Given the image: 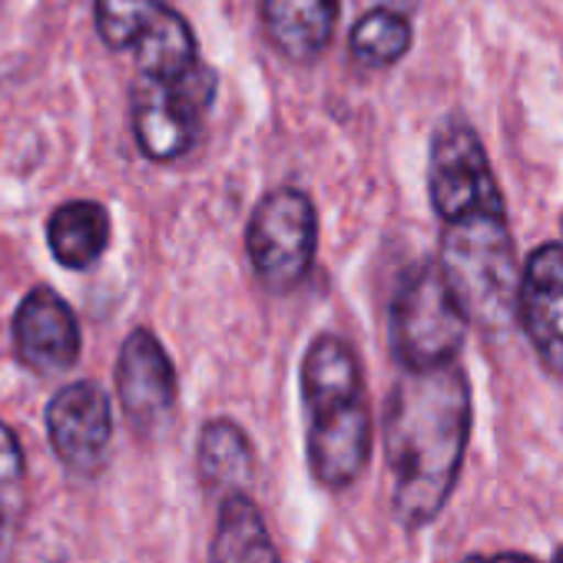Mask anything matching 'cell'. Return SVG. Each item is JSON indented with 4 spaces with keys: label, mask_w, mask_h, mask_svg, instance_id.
<instances>
[{
    "label": "cell",
    "mask_w": 563,
    "mask_h": 563,
    "mask_svg": "<svg viewBox=\"0 0 563 563\" xmlns=\"http://www.w3.org/2000/svg\"><path fill=\"white\" fill-rule=\"evenodd\" d=\"M550 563H563V547H560V550H556V556H553V560H550Z\"/></svg>",
    "instance_id": "21"
},
{
    "label": "cell",
    "mask_w": 563,
    "mask_h": 563,
    "mask_svg": "<svg viewBox=\"0 0 563 563\" xmlns=\"http://www.w3.org/2000/svg\"><path fill=\"white\" fill-rule=\"evenodd\" d=\"M428 196L441 219L438 265L467 322L507 325L517 316L520 262L484 143L461 120H448L431 140Z\"/></svg>",
    "instance_id": "1"
},
{
    "label": "cell",
    "mask_w": 563,
    "mask_h": 563,
    "mask_svg": "<svg viewBox=\"0 0 563 563\" xmlns=\"http://www.w3.org/2000/svg\"><path fill=\"white\" fill-rule=\"evenodd\" d=\"M209 563H282L265 517L245 490L222 494Z\"/></svg>",
    "instance_id": "12"
},
{
    "label": "cell",
    "mask_w": 563,
    "mask_h": 563,
    "mask_svg": "<svg viewBox=\"0 0 563 563\" xmlns=\"http://www.w3.org/2000/svg\"><path fill=\"white\" fill-rule=\"evenodd\" d=\"M471 438V388L457 362L405 372L385 405L391 510L405 530L428 527L448 504Z\"/></svg>",
    "instance_id": "2"
},
{
    "label": "cell",
    "mask_w": 563,
    "mask_h": 563,
    "mask_svg": "<svg viewBox=\"0 0 563 563\" xmlns=\"http://www.w3.org/2000/svg\"><path fill=\"white\" fill-rule=\"evenodd\" d=\"M117 395L133 431H159L176 408V368L150 329H133L117 358Z\"/></svg>",
    "instance_id": "8"
},
{
    "label": "cell",
    "mask_w": 563,
    "mask_h": 563,
    "mask_svg": "<svg viewBox=\"0 0 563 563\" xmlns=\"http://www.w3.org/2000/svg\"><path fill=\"white\" fill-rule=\"evenodd\" d=\"M8 530V497H0V540H4Z\"/></svg>",
    "instance_id": "20"
},
{
    "label": "cell",
    "mask_w": 563,
    "mask_h": 563,
    "mask_svg": "<svg viewBox=\"0 0 563 563\" xmlns=\"http://www.w3.org/2000/svg\"><path fill=\"white\" fill-rule=\"evenodd\" d=\"M47 438L70 474H100L113 441L110 395L97 382L64 385L47 405Z\"/></svg>",
    "instance_id": "7"
},
{
    "label": "cell",
    "mask_w": 563,
    "mask_h": 563,
    "mask_svg": "<svg viewBox=\"0 0 563 563\" xmlns=\"http://www.w3.org/2000/svg\"><path fill=\"white\" fill-rule=\"evenodd\" d=\"M467 325L471 322L438 262H421L405 272L388 322L391 352L405 372L454 362L467 339Z\"/></svg>",
    "instance_id": "4"
},
{
    "label": "cell",
    "mask_w": 563,
    "mask_h": 563,
    "mask_svg": "<svg viewBox=\"0 0 563 563\" xmlns=\"http://www.w3.org/2000/svg\"><path fill=\"white\" fill-rule=\"evenodd\" d=\"M219 77L202 60L176 80L136 77L130 93V123L140 153L153 163L183 159L202 130L209 107L216 103Z\"/></svg>",
    "instance_id": "6"
},
{
    "label": "cell",
    "mask_w": 563,
    "mask_h": 563,
    "mask_svg": "<svg viewBox=\"0 0 563 563\" xmlns=\"http://www.w3.org/2000/svg\"><path fill=\"white\" fill-rule=\"evenodd\" d=\"M245 252L272 296L299 289L319 252V212L309 192L282 186L262 196L245 225Z\"/></svg>",
    "instance_id": "5"
},
{
    "label": "cell",
    "mask_w": 563,
    "mask_h": 563,
    "mask_svg": "<svg viewBox=\"0 0 563 563\" xmlns=\"http://www.w3.org/2000/svg\"><path fill=\"white\" fill-rule=\"evenodd\" d=\"M130 51L136 60V77L150 80H176L199 64L196 34L189 21L169 4L156 11V18L140 31Z\"/></svg>",
    "instance_id": "13"
},
{
    "label": "cell",
    "mask_w": 563,
    "mask_h": 563,
    "mask_svg": "<svg viewBox=\"0 0 563 563\" xmlns=\"http://www.w3.org/2000/svg\"><path fill=\"white\" fill-rule=\"evenodd\" d=\"M517 319L540 365L563 378V242L533 249L520 268Z\"/></svg>",
    "instance_id": "9"
},
{
    "label": "cell",
    "mask_w": 563,
    "mask_h": 563,
    "mask_svg": "<svg viewBox=\"0 0 563 563\" xmlns=\"http://www.w3.org/2000/svg\"><path fill=\"white\" fill-rule=\"evenodd\" d=\"M268 44L292 64H316L339 24V0H258Z\"/></svg>",
    "instance_id": "11"
},
{
    "label": "cell",
    "mask_w": 563,
    "mask_h": 563,
    "mask_svg": "<svg viewBox=\"0 0 563 563\" xmlns=\"http://www.w3.org/2000/svg\"><path fill=\"white\" fill-rule=\"evenodd\" d=\"M255 454L245 431L229 418H212L199 431L196 444V471L209 494L242 490L252 477Z\"/></svg>",
    "instance_id": "15"
},
{
    "label": "cell",
    "mask_w": 563,
    "mask_h": 563,
    "mask_svg": "<svg viewBox=\"0 0 563 563\" xmlns=\"http://www.w3.org/2000/svg\"><path fill=\"white\" fill-rule=\"evenodd\" d=\"M166 0H93L97 34L110 51H130L140 31L156 18Z\"/></svg>",
    "instance_id": "17"
},
{
    "label": "cell",
    "mask_w": 563,
    "mask_h": 563,
    "mask_svg": "<svg viewBox=\"0 0 563 563\" xmlns=\"http://www.w3.org/2000/svg\"><path fill=\"white\" fill-rule=\"evenodd\" d=\"M14 349L18 358L37 375L70 372L84 349L80 322L70 302L51 286L31 289L14 312Z\"/></svg>",
    "instance_id": "10"
},
{
    "label": "cell",
    "mask_w": 563,
    "mask_h": 563,
    "mask_svg": "<svg viewBox=\"0 0 563 563\" xmlns=\"http://www.w3.org/2000/svg\"><path fill=\"white\" fill-rule=\"evenodd\" d=\"M306 454L329 490L352 487L372 457V408L358 355L339 335H319L302 358Z\"/></svg>",
    "instance_id": "3"
},
{
    "label": "cell",
    "mask_w": 563,
    "mask_h": 563,
    "mask_svg": "<svg viewBox=\"0 0 563 563\" xmlns=\"http://www.w3.org/2000/svg\"><path fill=\"white\" fill-rule=\"evenodd\" d=\"M349 51L365 67H391L411 51V24L391 8H375L352 27Z\"/></svg>",
    "instance_id": "16"
},
{
    "label": "cell",
    "mask_w": 563,
    "mask_h": 563,
    "mask_svg": "<svg viewBox=\"0 0 563 563\" xmlns=\"http://www.w3.org/2000/svg\"><path fill=\"white\" fill-rule=\"evenodd\" d=\"M110 232H113L110 212L93 199H70L57 206L47 219L51 255L74 272L100 262V255L110 245Z\"/></svg>",
    "instance_id": "14"
},
{
    "label": "cell",
    "mask_w": 563,
    "mask_h": 563,
    "mask_svg": "<svg viewBox=\"0 0 563 563\" xmlns=\"http://www.w3.org/2000/svg\"><path fill=\"white\" fill-rule=\"evenodd\" d=\"M461 563H540L527 553H474V556H464Z\"/></svg>",
    "instance_id": "19"
},
{
    "label": "cell",
    "mask_w": 563,
    "mask_h": 563,
    "mask_svg": "<svg viewBox=\"0 0 563 563\" xmlns=\"http://www.w3.org/2000/svg\"><path fill=\"white\" fill-rule=\"evenodd\" d=\"M24 448L11 424L0 421V497H18L24 484Z\"/></svg>",
    "instance_id": "18"
}]
</instances>
